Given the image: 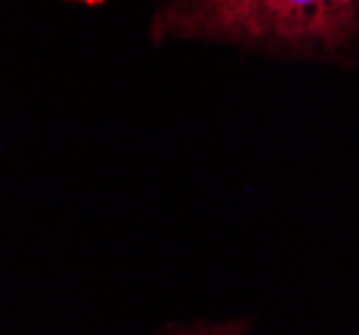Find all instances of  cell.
Segmentation results:
<instances>
[{
  "label": "cell",
  "mask_w": 359,
  "mask_h": 335,
  "mask_svg": "<svg viewBox=\"0 0 359 335\" xmlns=\"http://www.w3.org/2000/svg\"><path fill=\"white\" fill-rule=\"evenodd\" d=\"M145 38L348 76L359 73V0H158Z\"/></svg>",
  "instance_id": "1"
},
{
  "label": "cell",
  "mask_w": 359,
  "mask_h": 335,
  "mask_svg": "<svg viewBox=\"0 0 359 335\" xmlns=\"http://www.w3.org/2000/svg\"><path fill=\"white\" fill-rule=\"evenodd\" d=\"M257 327L255 317H233V320H196V322H172L156 333H188V335H244Z\"/></svg>",
  "instance_id": "2"
}]
</instances>
